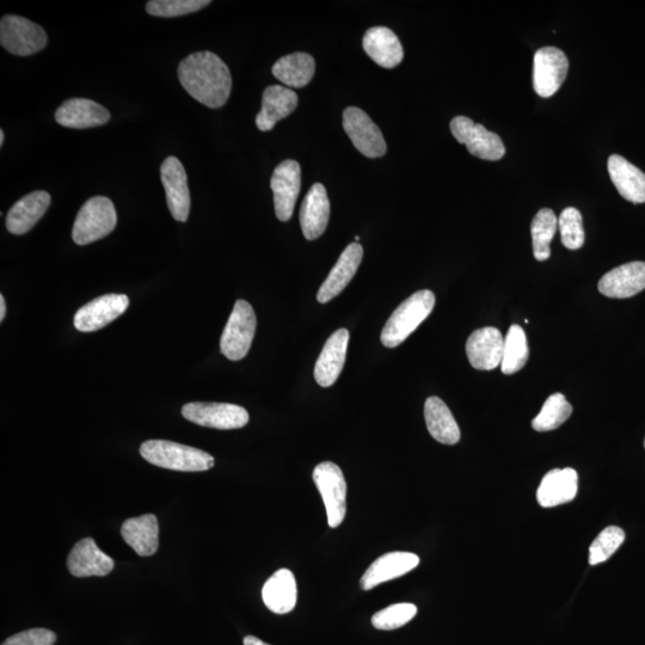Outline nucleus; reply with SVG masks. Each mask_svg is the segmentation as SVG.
Wrapping results in <instances>:
<instances>
[{
    "instance_id": "nucleus-1",
    "label": "nucleus",
    "mask_w": 645,
    "mask_h": 645,
    "mask_svg": "<svg viewBox=\"0 0 645 645\" xmlns=\"http://www.w3.org/2000/svg\"><path fill=\"white\" fill-rule=\"evenodd\" d=\"M177 73L183 89L204 106L218 109L224 107L229 100L232 90L231 73L217 54H190L178 65Z\"/></svg>"
},
{
    "instance_id": "nucleus-2",
    "label": "nucleus",
    "mask_w": 645,
    "mask_h": 645,
    "mask_svg": "<svg viewBox=\"0 0 645 645\" xmlns=\"http://www.w3.org/2000/svg\"><path fill=\"white\" fill-rule=\"evenodd\" d=\"M140 454L146 462L158 468L181 472L207 471L215 464L211 454L168 440L146 441L140 447Z\"/></svg>"
},
{
    "instance_id": "nucleus-3",
    "label": "nucleus",
    "mask_w": 645,
    "mask_h": 645,
    "mask_svg": "<svg viewBox=\"0 0 645 645\" xmlns=\"http://www.w3.org/2000/svg\"><path fill=\"white\" fill-rule=\"evenodd\" d=\"M435 306L432 291L423 290L403 301L386 322L380 340L386 348H396L425 322Z\"/></svg>"
},
{
    "instance_id": "nucleus-4",
    "label": "nucleus",
    "mask_w": 645,
    "mask_h": 645,
    "mask_svg": "<svg viewBox=\"0 0 645 645\" xmlns=\"http://www.w3.org/2000/svg\"><path fill=\"white\" fill-rule=\"evenodd\" d=\"M118 224L113 201L106 196H95L86 201L79 210L72 238L78 245H88L107 237Z\"/></svg>"
},
{
    "instance_id": "nucleus-5",
    "label": "nucleus",
    "mask_w": 645,
    "mask_h": 645,
    "mask_svg": "<svg viewBox=\"0 0 645 645\" xmlns=\"http://www.w3.org/2000/svg\"><path fill=\"white\" fill-rule=\"evenodd\" d=\"M256 315L248 301L238 300L220 340V352L231 361L248 355L256 333Z\"/></svg>"
},
{
    "instance_id": "nucleus-6",
    "label": "nucleus",
    "mask_w": 645,
    "mask_h": 645,
    "mask_svg": "<svg viewBox=\"0 0 645 645\" xmlns=\"http://www.w3.org/2000/svg\"><path fill=\"white\" fill-rule=\"evenodd\" d=\"M47 34L39 24L16 15H6L0 22V43L18 57H29L47 46Z\"/></svg>"
},
{
    "instance_id": "nucleus-7",
    "label": "nucleus",
    "mask_w": 645,
    "mask_h": 645,
    "mask_svg": "<svg viewBox=\"0 0 645 645\" xmlns=\"http://www.w3.org/2000/svg\"><path fill=\"white\" fill-rule=\"evenodd\" d=\"M312 477L327 509L329 526L339 527L347 513V483L342 470L334 463L324 462L316 466Z\"/></svg>"
},
{
    "instance_id": "nucleus-8",
    "label": "nucleus",
    "mask_w": 645,
    "mask_h": 645,
    "mask_svg": "<svg viewBox=\"0 0 645 645\" xmlns=\"http://www.w3.org/2000/svg\"><path fill=\"white\" fill-rule=\"evenodd\" d=\"M451 132L458 143L466 146L472 156L483 161H500L506 155V147L499 135L475 124L466 116H457L451 121Z\"/></svg>"
},
{
    "instance_id": "nucleus-9",
    "label": "nucleus",
    "mask_w": 645,
    "mask_h": 645,
    "mask_svg": "<svg viewBox=\"0 0 645 645\" xmlns=\"http://www.w3.org/2000/svg\"><path fill=\"white\" fill-rule=\"evenodd\" d=\"M182 415L195 425L221 430L243 428L250 419L247 410L229 403H188L182 408Z\"/></svg>"
},
{
    "instance_id": "nucleus-10",
    "label": "nucleus",
    "mask_w": 645,
    "mask_h": 645,
    "mask_svg": "<svg viewBox=\"0 0 645 645\" xmlns=\"http://www.w3.org/2000/svg\"><path fill=\"white\" fill-rule=\"evenodd\" d=\"M567 55L556 47L538 49L533 59V88L540 97L554 96L567 78Z\"/></svg>"
},
{
    "instance_id": "nucleus-11",
    "label": "nucleus",
    "mask_w": 645,
    "mask_h": 645,
    "mask_svg": "<svg viewBox=\"0 0 645 645\" xmlns=\"http://www.w3.org/2000/svg\"><path fill=\"white\" fill-rule=\"evenodd\" d=\"M343 128L355 149L367 158L383 157L387 151L382 131L364 110L349 107L343 113Z\"/></svg>"
},
{
    "instance_id": "nucleus-12",
    "label": "nucleus",
    "mask_w": 645,
    "mask_h": 645,
    "mask_svg": "<svg viewBox=\"0 0 645 645\" xmlns=\"http://www.w3.org/2000/svg\"><path fill=\"white\" fill-rule=\"evenodd\" d=\"M128 306L129 299L125 294H106L79 309L73 323L82 333H94L124 315Z\"/></svg>"
},
{
    "instance_id": "nucleus-13",
    "label": "nucleus",
    "mask_w": 645,
    "mask_h": 645,
    "mask_svg": "<svg viewBox=\"0 0 645 645\" xmlns=\"http://www.w3.org/2000/svg\"><path fill=\"white\" fill-rule=\"evenodd\" d=\"M270 188L274 193L276 217L281 221L290 220L301 188L299 163L287 159L279 164L273 172Z\"/></svg>"
},
{
    "instance_id": "nucleus-14",
    "label": "nucleus",
    "mask_w": 645,
    "mask_h": 645,
    "mask_svg": "<svg viewBox=\"0 0 645 645\" xmlns=\"http://www.w3.org/2000/svg\"><path fill=\"white\" fill-rule=\"evenodd\" d=\"M161 180L172 217L181 223H186L190 212V193L187 172L180 159L176 157L165 159L161 167Z\"/></svg>"
},
{
    "instance_id": "nucleus-15",
    "label": "nucleus",
    "mask_w": 645,
    "mask_h": 645,
    "mask_svg": "<svg viewBox=\"0 0 645 645\" xmlns=\"http://www.w3.org/2000/svg\"><path fill=\"white\" fill-rule=\"evenodd\" d=\"M505 339L499 329L487 327L473 331L466 342L470 364L479 371H493L501 366Z\"/></svg>"
},
{
    "instance_id": "nucleus-16",
    "label": "nucleus",
    "mask_w": 645,
    "mask_h": 645,
    "mask_svg": "<svg viewBox=\"0 0 645 645\" xmlns=\"http://www.w3.org/2000/svg\"><path fill=\"white\" fill-rule=\"evenodd\" d=\"M599 292L605 297L626 299L645 290V262H630L602 276Z\"/></svg>"
},
{
    "instance_id": "nucleus-17",
    "label": "nucleus",
    "mask_w": 645,
    "mask_h": 645,
    "mask_svg": "<svg viewBox=\"0 0 645 645\" xmlns=\"http://www.w3.org/2000/svg\"><path fill=\"white\" fill-rule=\"evenodd\" d=\"M420 557L411 552H390L374 561L361 577L360 586L364 591L382 585L384 582L398 579L419 567Z\"/></svg>"
},
{
    "instance_id": "nucleus-18",
    "label": "nucleus",
    "mask_w": 645,
    "mask_h": 645,
    "mask_svg": "<svg viewBox=\"0 0 645 645\" xmlns=\"http://www.w3.org/2000/svg\"><path fill=\"white\" fill-rule=\"evenodd\" d=\"M114 565V559L98 549L92 538L79 540L67 558V568L75 577L107 576Z\"/></svg>"
},
{
    "instance_id": "nucleus-19",
    "label": "nucleus",
    "mask_w": 645,
    "mask_h": 645,
    "mask_svg": "<svg viewBox=\"0 0 645 645\" xmlns=\"http://www.w3.org/2000/svg\"><path fill=\"white\" fill-rule=\"evenodd\" d=\"M362 257H364V249H362L359 243L349 244L344 249L339 261L336 262L328 278L325 279L322 287L319 288L317 294L319 303L327 304L343 292L344 288L348 286L356 272H358Z\"/></svg>"
},
{
    "instance_id": "nucleus-20",
    "label": "nucleus",
    "mask_w": 645,
    "mask_h": 645,
    "mask_svg": "<svg viewBox=\"0 0 645 645\" xmlns=\"http://www.w3.org/2000/svg\"><path fill=\"white\" fill-rule=\"evenodd\" d=\"M330 201L327 189L321 183L313 184L300 208V225L307 241H315L327 230Z\"/></svg>"
},
{
    "instance_id": "nucleus-21",
    "label": "nucleus",
    "mask_w": 645,
    "mask_h": 645,
    "mask_svg": "<svg viewBox=\"0 0 645 645\" xmlns=\"http://www.w3.org/2000/svg\"><path fill=\"white\" fill-rule=\"evenodd\" d=\"M110 113L106 108L86 98H71L65 101L55 113L60 126L72 129H86L106 125Z\"/></svg>"
},
{
    "instance_id": "nucleus-22",
    "label": "nucleus",
    "mask_w": 645,
    "mask_h": 645,
    "mask_svg": "<svg viewBox=\"0 0 645 645\" xmlns=\"http://www.w3.org/2000/svg\"><path fill=\"white\" fill-rule=\"evenodd\" d=\"M349 331L340 329L329 337L315 366V379L322 387L333 386L346 362Z\"/></svg>"
},
{
    "instance_id": "nucleus-23",
    "label": "nucleus",
    "mask_w": 645,
    "mask_h": 645,
    "mask_svg": "<svg viewBox=\"0 0 645 645\" xmlns=\"http://www.w3.org/2000/svg\"><path fill=\"white\" fill-rule=\"evenodd\" d=\"M298 95L282 85L268 86L263 91L262 109L256 116V126L262 132L272 131L279 121L290 116L298 107Z\"/></svg>"
},
{
    "instance_id": "nucleus-24",
    "label": "nucleus",
    "mask_w": 645,
    "mask_h": 645,
    "mask_svg": "<svg viewBox=\"0 0 645 645\" xmlns=\"http://www.w3.org/2000/svg\"><path fill=\"white\" fill-rule=\"evenodd\" d=\"M51 205V195L45 190L30 193L18 200L6 217V229L12 235H26L38 224Z\"/></svg>"
},
{
    "instance_id": "nucleus-25",
    "label": "nucleus",
    "mask_w": 645,
    "mask_h": 645,
    "mask_svg": "<svg viewBox=\"0 0 645 645\" xmlns=\"http://www.w3.org/2000/svg\"><path fill=\"white\" fill-rule=\"evenodd\" d=\"M579 476L574 469H555L546 473L537 491L540 506L552 508L575 500Z\"/></svg>"
},
{
    "instance_id": "nucleus-26",
    "label": "nucleus",
    "mask_w": 645,
    "mask_h": 645,
    "mask_svg": "<svg viewBox=\"0 0 645 645\" xmlns=\"http://www.w3.org/2000/svg\"><path fill=\"white\" fill-rule=\"evenodd\" d=\"M365 52L374 63L393 69L402 63L404 51L401 41L391 29L386 27H374L367 30L362 40Z\"/></svg>"
},
{
    "instance_id": "nucleus-27",
    "label": "nucleus",
    "mask_w": 645,
    "mask_h": 645,
    "mask_svg": "<svg viewBox=\"0 0 645 645\" xmlns=\"http://www.w3.org/2000/svg\"><path fill=\"white\" fill-rule=\"evenodd\" d=\"M126 544L141 557L156 554L159 549V525L156 515L145 514L128 519L121 527Z\"/></svg>"
},
{
    "instance_id": "nucleus-28",
    "label": "nucleus",
    "mask_w": 645,
    "mask_h": 645,
    "mask_svg": "<svg viewBox=\"0 0 645 645\" xmlns=\"http://www.w3.org/2000/svg\"><path fill=\"white\" fill-rule=\"evenodd\" d=\"M298 589L296 577L291 570L280 569L264 583L262 599L269 611L286 614L297 605Z\"/></svg>"
},
{
    "instance_id": "nucleus-29",
    "label": "nucleus",
    "mask_w": 645,
    "mask_h": 645,
    "mask_svg": "<svg viewBox=\"0 0 645 645\" xmlns=\"http://www.w3.org/2000/svg\"><path fill=\"white\" fill-rule=\"evenodd\" d=\"M608 174L624 199L634 204L645 202V174L619 155L608 158Z\"/></svg>"
},
{
    "instance_id": "nucleus-30",
    "label": "nucleus",
    "mask_w": 645,
    "mask_h": 645,
    "mask_svg": "<svg viewBox=\"0 0 645 645\" xmlns=\"http://www.w3.org/2000/svg\"><path fill=\"white\" fill-rule=\"evenodd\" d=\"M425 419L428 432L444 445H456L460 440V429L456 419L444 401L429 397L425 404Z\"/></svg>"
},
{
    "instance_id": "nucleus-31",
    "label": "nucleus",
    "mask_w": 645,
    "mask_h": 645,
    "mask_svg": "<svg viewBox=\"0 0 645 645\" xmlns=\"http://www.w3.org/2000/svg\"><path fill=\"white\" fill-rule=\"evenodd\" d=\"M316 63L312 55L293 53L282 57L273 66V75L290 88H304L315 76Z\"/></svg>"
},
{
    "instance_id": "nucleus-32",
    "label": "nucleus",
    "mask_w": 645,
    "mask_h": 645,
    "mask_svg": "<svg viewBox=\"0 0 645 645\" xmlns=\"http://www.w3.org/2000/svg\"><path fill=\"white\" fill-rule=\"evenodd\" d=\"M557 227L558 219L550 208H543L533 218L531 233L533 254L537 261L543 262L550 257V244L556 235Z\"/></svg>"
},
{
    "instance_id": "nucleus-33",
    "label": "nucleus",
    "mask_w": 645,
    "mask_h": 645,
    "mask_svg": "<svg viewBox=\"0 0 645 645\" xmlns=\"http://www.w3.org/2000/svg\"><path fill=\"white\" fill-rule=\"evenodd\" d=\"M530 355L528 350L527 337L524 329L518 324H513L508 330L503 349L501 371L506 376H511L525 367Z\"/></svg>"
},
{
    "instance_id": "nucleus-34",
    "label": "nucleus",
    "mask_w": 645,
    "mask_h": 645,
    "mask_svg": "<svg viewBox=\"0 0 645 645\" xmlns=\"http://www.w3.org/2000/svg\"><path fill=\"white\" fill-rule=\"evenodd\" d=\"M573 414V405L565 399L562 393H555L548 398L542 410L532 421V427L537 432H550L561 427Z\"/></svg>"
},
{
    "instance_id": "nucleus-35",
    "label": "nucleus",
    "mask_w": 645,
    "mask_h": 645,
    "mask_svg": "<svg viewBox=\"0 0 645 645\" xmlns=\"http://www.w3.org/2000/svg\"><path fill=\"white\" fill-rule=\"evenodd\" d=\"M625 532L617 526L605 528L589 548V564L598 565L604 563L624 543Z\"/></svg>"
},
{
    "instance_id": "nucleus-36",
    "label": "nucleus",
    "mask_w": 645,
    "mask_h": 645,
    "mask_svg": "<svg viewBox=\"0 0 645 645\" xmlns=\"http://www.w3.org/2000/svg\"><path fill=\"white\" fill-rule=\"evenodd\" d=\"M559 231L565 248L577 250L585 244L582 214L574 207L565 208L558 219Z\"/></svg>"
},
{
    "instance_id": "nucleus-37",
    "label": "nucleus",
    "mask_w": 645,
    "mask_h": 645,
    "mask_svg": "<svg viewBox=\"0 0 645 645\" xmlns=\"http://www.w3.org/2000/svg\"><path fill=\"white\" fill-rule=\"evenodd\" d=\"M210 4V0H151L146 11L151 16L172 18L193 14Z\"/></svg>"
},
{
    "instance_id": "nucleus-38",
    "label": "nucleus",
    "mask_w": 645,
    "mask_h": 645,
    "mask_svg": "<svg viewBox=\"0 0 645 645\" xmlns=\"http://www.w3.org/2000/svg\"><path fill=\"white\" fill-rule=\"evenodd\" d=\"M417 614V607L414 604L391 605L384 610L374 614L372 624L378 630L390 631L402 628L407 625Z\"/></svg>"
},
{
    "instance_id": "nucleus-39",
    "label": "nucleus",
    "mask_w": 645,
    "mask_h": 645,
    "mask_svg": "<svg viewBox=\"0 0 645 645\" xmlns=\"http://www.w3.org/2000/svg\"><path fill=\"white\" fill-rule=\"evenodd\" d=\"M57 635L47 629H30L11 636L2 645H54Z\"/></svg>"
},
{
    "instance_id": "nucleus-40",
    "label": "nucleus",
    "mask_w": 645,
    "mask_h": 645,
    "mask_svg": "<svg viewBox=\"0 0 645 645\" xmlns=\"http://www.w3.org/2000/svg\"><path fill=\"white\" fill-rule=\"evenodd\" d=\"M244 645H270L267 643H264L263 641L260 640V638H257L255 636H247L244 638Z\"/></svg>"
},
{
    "instance_id": "nucleus-41",
    "label": "nucleus",
    "mask_w": 645,
    "mask_h": 645,
    "mask_svg": "<svg viewBox=\"0 0 645 645\" xmlns=\"http://www.w3.org/2000/svg\"><path fill=\"white\" fill-rule=\"evenodd\" d=\"M6 315V305L3 296H0V321H4Z\"/></svg>"
},
{
    "instance_id": "nucleus-42",
    "label": "nucleus",
    "mask_w": 645,
    "mask_h": 645,
    "mask_svg": "<svg viewBox=\"0 0 645 645\" xmlns=\"http://www.w3.org/2000/svg\"><path fill=\"white\" fill-rule=\"evenodd\" d=\"M4 140H5V135H4V131L2 129V131H0V145H2V146L4 145Z\"/></svg>"
},
{
    "instance_id": "nucleus-43",
    "label": "nucleus",
    "mask_w": 645,
    "mask_h": 645,
    "mask_svg": "<svg viewBox=\"0 0 645 645\" xmlns=\"http://www.w3.org/2000/svg\"><path fill=\"white\" fill-rule=\"evenodd\" d=\"M359 241H360V237H359V236H356V237H355V242H356V243H358Z\"/></svg>"
},
{
    "instance_id": "nucleus-44",
    "label": "nucleus",
    "mask_w": 645,
    "mask_h": 645,
    "mask_svg": "<svg viewBox=\"0 0 645 645\" xmlns=\"http://www.w3.org/2000/svg\"><path fill=\"white\" fill-rule=\"evenodd\" d=\"M644 447H645V440H644Z\"/></svg>"
}]
</instances>
